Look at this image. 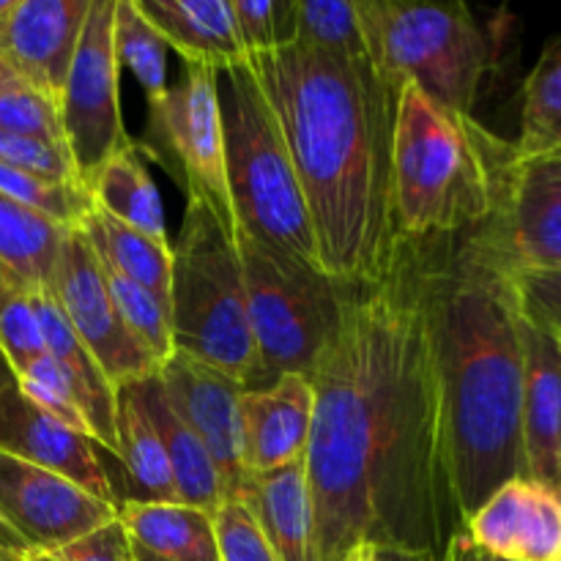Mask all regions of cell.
<instances>
[{
    "label": "cell",
    "mask_w": 561,
    "mask_h": 561,
    "mask_svg": "<svg viewBox=\"0 0 561 561\" xmlns=\"http://www.w3.org/2000/svg\"><path fill=\"white\" fill-rule=\"evenodd\" d=\"M118 524L131 546L164 561H219L214 518L181 502H121Z\"/></svg>",
    "instance_id": "cell-24"
},
{
    "label": "cell",
    "mask_w": 561,
    "mask_h": 561,
    "mask_svg": "<svg viewBox=\"0 0 561 561\" xmlns=\"http://www.w3.org/2000/svg\"><path fill=\"white\" fill-rule=\"evenodd\" d=\"M137 5L184 64L222 75L250 60L230 0H137Z\"/></svg>",
    "instance_id": "cell-21"
},
{
    "label": "cell",
    "mask_w": 561,
    "mask_h": 561,
    "mask_svg": "<svg viewBox=\"0 0 561 561\" xmlns=\"http://www.w3.org/2000/svg\"><path fill=\"white\" fill-rule=\"evenodd\" d=\"M520 299L546 327L561 329V268H526L515 272Z\"/></svg>",
    "instance_id": "cell-40"
},
{
    "label": "cell",
    "mask_w": 561,
    "mask_h": 561,
    "mask_svg": "<svg viewBox=\"0 0 561 561\" xmlns=\"http://www.w3.org/2000/svg\"><path fill=\"white\" fill-rule=\"evenodd\" d=\"M367 60L392 85L420 88L471 115L493 64V44L466 3L356 0Z\"/></svg>",
    "instance_id": "cell-7"
},
{
    "label": "cell",
    "mask_w": 561,
    "mask_h": 561,
    "mask_svg": "<svg viewBox=\"0 0 561 561\" xmlns=\"http://www.w3.org/2000/svg\"><path fill=\"white\" fill-rule=\"evenodd\" d=\"M170 329L175 351L217 367L244 389L266 387L236 239L201 197H186L173 241Z\"/></svg>",
    "instance_id": "cell-5"
},
{
    "label": "cell",
    "mask_w": 561,
    "mask_h": 561,
    "mask_svg": "<svg viewBox=\"0 0 561 561\" xmlns=\"http://www.w3.org/2000/svg\"><path fill=\"white\" fill-rule=\"evenodd\" d=\"M22 561H137V557L129 535L115 518L113 524L102 526V529L91 531L85 537H77L71 542H64L58 548L27 551V557Z\"/></svg>",
    "instance_id": "cell-39"
},
{
    "label": "cell",
    "mask_w": 561,
    "mask_h": 561,
    "mask_svg": "<svg viewBox=\"0 0 561 561\" xmlns=\"http://www.w3.org/2000/svg\"><path fill=\"white\" fill-rule=\"evenodd\" d=\"M316 392L310 378L279 376L241 394L244 466L250 477L301 463L310 447Z\"/></svg>",
    "instance_id": "cell-19"
},
{
    "label": "cell",
    "mask_w": 561,
    "mask_h": 561,
    "mask_svg": "<svg viewBox=\"0 0 561 561\" xmlns=\"http://www.w3.org/2000/svg\"><path fill=\"white\" fill-rule=\"evenodd\" d=\"M16 82H22V80L14 75V71L9 69V64H5V60L0 58V91H5V88L16 85Z\"/></svg>",
    "instance_id": "cell-44"
},
{
    "label": "cell",
    "mask_w": 561,
    "mask_h": 561,
    "mask_svg": "<svg viewBox=\"0 0 561 561\" xmlns=\"http://www.w3.org/2000/svg\"><path fill=\"white\" fill-rule=\"evenodd\" d=\"M113 47L121 69H129L146 91L148 107L168 93V44L142 16L137 0H115Z\"/></svg>",
    "instance_id": "cell-30"
},
{
    "label": "cell",
    "mask_w": 561,
    "mask_h": 561,
    "mask_svg": "<svg viewBox=\"0 0 561 561\" xmlns=\"http://www.w3.org/2000/svg\"><path fill=\"white\" fill-rule=\"evenodd\" d=\"M277 561H318L316 518L305 460L255 474L244 493Z\"/></svg>",
    "instance_id": "cell-23"
},
{
    "label": "cell",
    "mask_w": 561,
    "mask_h": 561,
    "mask_svg": "<svg viewBox=\"0 0 561 561\" xmlns=\"http://www.w3.org/2000/svg\"><path fill=\"white\" fill-rule=\"evenodd\" d=\"M118 453L115 463L121 469L124 493L121 502H179L173 471H170L164 449L153 433L151 422L142 416L135 400L118 387V420H115Z\"/></svg>",
    "instance_id": "cell-27"
},
{
    "label": "cell",
    "mask_w": 561,
    "mask_h": 561,
    "mask_svg": "<svg viewBox=\"0 0 561 561\" xmlns=\"http://www.w3.org/2000/svg\"><path fill=\"white\" fill-rule=\"evenodd\" d=\"M157 376L175 414L206 444L208 455L222 474L228 496L244 493L252 480L244 466V431H241L244 387L184 351H173Z\"/></svg>",
    "instance_id": "cell-14"
},
{
    "label": "cell",
    "mask_w": 561,
    "mask_h": 561,
    "mask_svg": "<svg viewBox=\"0 0 561 561\" xmlns=\"http://www.w3.org/2000/svg\"><path fill=\"white\" fill-rule=\"evenodd\" d=\"M99 255V252H96ZM99 263H102L104 283H107L110 296L115 301V310H118L121 321L126 323L131 334H135L137 343L159 362V367L173 356V329H170V316L159 299L153 294H148L142 285H137L135 279H129L126 274H121L118 268L110 266L102 255H99Z\"/></svg>",
    "instance_id": "cell-32"
},
{
    "label": "cell",
    "mask_w": 561,
    "mask_h": 561,
    "mask_svg": "<svg viewBox=\"0 0 561 561\" xmlns=\"http://www.w3.org/2000/svg\"><path fill=\"white\" fill-rule=\"evenodd\" d=\"M9 383H14V376H11L9 365H5L3 354H0V389H5V387H9Z\"/></svg>",
    "instance_id": "cell-45"
},
{
    "label": "cell",
    "mask_w": 561,
    "mask_h": 561,
    "mask_svg": "<svg viewBox=\"0 0 561 561\" xmlns=\"http://www.w3.org/2000/svg\"><path fill=\"white\" fill-rule=\"evenodd\" d=\"M91 239L93 250L113 268L135 279L137 285L153 294L170 316V268H173V244H159L140 230L107 217L93 208L80 225Z\"/></svg>",
    "instance_id": "cell-28"
},
{
    "label": "cell",
    "mask_w": 561,
    "mask_h": 561,
    "mask_svg": "<svg viewBox=\"0 0 561 561\" xmlns=\"http://www.w3.org/2000/svg\"><path fill=\"white\" fill-rule=\"evenodd\" d=\"M294 159L329 277L381 279L398 250L392 148L400 88L367 58L290 44L250 58Z\"/></svg>",
    "instance_id": "cell-3"
},
{
    "label": "cell",
    "mask_w": 561,
    "mask_h": 561,
    "mask_svg": "<svg viewBox=\"0 0 561 561\" xmlns=\"http://www.w3.org/2000/svg\"><path fill=\"white\" fill-rule=\"evenodd\" d=\"M230 9H233L247 58L294 44L290 0H230Z\"/></svg>",
    "instance_id": "cell-37"
},
{
    "label": "cell",
    "mask_w": 561,
    "mask_h": 561,
    "mask_svg": "<svg viewBox=\"0 0 561 561\" xmlns=\"http://www.w3.org/2000/svg\"><path fill=\"white\" fill-rule=\"evenodd\" d=\"M438 561H504V559L491 557L488 551L477 548L474 542L469 540V535H466L463 529H458L453 537H449L447 548H444L442 559Z\"/></svg>",
    "instance_id": "cell-41"
},
{
    "label": "cell",
    "mask_w": 561,
    "mask_h": 561,
    "mask_svg": "<svg viewBox=\"0 0 561 561\" xmlns=\"http://www.w3.org/2000/svg\"><path fill=\"white\" fill-rule=\"evenodd\" d=\"M9 290H16V288H14V285L9 283V279H5V274L0 272V299H3V296L9 294Z\"/></svg>",
    "instance_id": "cell-46"
},
{
    "label": "cell",
    "mask_w": 561,
    "mask_h": 561,
    "mask_svg": "<svg viewBox=\"0 0 561 561\" xmlns=\"http://www.w3.org/2000/svg\"><path fill=\"white\" fill-rule=\"evenodd\" d=\"M480 230L513 272L561 268V148L518 153L513 146L493 217Z\"/></svg>",
    "instance_id": "cell-11"
},
{
    "label": "cell",
    "mask_w": 561,
    "mask_h": 561,
    "mask_svg": "<svg viewBox=\"0 0 561 561\" xmlns=\"http://www.w3.org/2000/svg\"><path fill=\"white\" fill-rule=\"evenodd\" d=\"M121 389H126V394L135 400L142 416L151 422L153 433H157L159 444L164 449V458L170 463V471H173L179 502L203 510L208 515L217 513L219 504L228 499V488H225L222 474H219L217 463L208 455L206 444L175 414L159 376H148L140 378V381L124 383Z\"/></svg>",
    "instance_id": "cell-20"
},
{
    "label": "cell",
    "mask_w": 561,
    "mask_h": 561,
    "mask_svg": "<svg viewBox=\"0 0 561 561\" xmlns=\"http://www.w3.org/2000/svg\"><path fill=\"white\" fill-rule=\"evenodd\" d=\"M548 329H551V327H548ZM551 334H553V343H557V348L561 354V329H551Z\"/></svg>",
    "instance_id": "cell-48"
},
{
    "label": "cell",
    "mask_w": 561,
    "mask_h": 561,
    "mask_svg": "<svg viewBox=\"0 0 561 561\" xmlns=\"http://www.w3.org/2000/svg\"><path fill=\"white\" fill-rule=\"evenodd\" d=\"M49 294L64 310L66 321L102 365L113 387L157 376L159 362L142 348L121 321L115 301L104 283L102 263L85 230L75 228L60 250Z\"/></svg>",
    "instance_id": "cell-12"
},
{
    "label": "cell",
    "mask_w": 561,
    "mask_h": 561,
    "mask_svg": "<svg viewBox=\"0 0 561 561\" xmlns=\"http://www.w3.org/2000/svg\"><path fill=\"white\" fill-rule=\"evenodd\" d=\"M310 383L305 474L318 561H343L362 546L442 559L460 518L409 239L398 241L381 279L351 285L337 337Z\"/></svg>",
    "instance_id": "cell-1"
},
{
    "label": "cell",
    "mask_w": 561,
    "mask_h": 561,
    "mask_svg": "<svg viewBox=\"0 0 561 561\" xmlns=\"http://www.w3.org/2000/svg\"><path fill=\"white\" fill-rule=\"evenodd\" d=\"M518 153H540L561 148V36L548 38L535 69L524 82Z\"/></svg>",
    "instance_id": "cell-29"
},
{
    "label": "cell",
    "mask_w": 561,
    "mask_h": 561,
    "mask_svg": "<svg viewBox=\"0 0 561 561\" xmlns=\"http://www.w3.org/2000/svg\"><path fill=\"white\" fill-rule=\"evenodd\" d=\"M33 305H36L38 321H42L44 343H47V354L69 376L71 387H75L77 400L82 405V414L88 420V431H91L93 442L102 447L104 455L115 458L118 453V438H115V420H118V389L102 370L91 351L85 348L71 323L66 321L64 310L55 301L49 290H36L33 294Z\"/></svg>",
    "instance_id": "cell-22"
},
{
    "label": "cell",
    "mask_w": 561,
    "mask_h": 561,
    "mask_svg": "<svg viewBox=\"0 0 561 561\" xmlns=\"http://www.w3.org/2000/svg\"><path fill=\"white\" fill-rule=\"evenodd\" d=\"M0 449L42 469L66 477L91 496L118 507L113 477L102 460V447L88 433L64 425L36 409L20 387L0 389Z\"/></svg>",
    "instance_id": "cell-16"
},
{
    "label": "cell",
    "mask_w": 561,
    "mask_h": 561,
    "mask_svg": "<svg viewBox=\"0 0 561 561\" xmlns=\"http://www.w3.org/2000/svg\"><path fill=\"white\" fill-rule=\"evenodd\" d=\"M217 85L236 230L323 272L310 208L283 126L252 75L250 60L217 75Z\"/></svg>",
    "instance_id": "cell-6"
},
{
    "label": "cell",
    "mask_w": 561,
    "mask_h": 561,
    "mask_svg": "<svg viewBox=\"0 0 561 561\" xmlns=\"http://www.w3.org/2000/svg\"><path fill=\"white\" fill-rule=\"evenodd\" d=\"M71 230L47 214L0 195V272L16 290H49Z\"/></svg>",
    "instance_id": "cell-26"
},
{
    "label": "cell",
    "mask_w": 561,
    "mask_h": 561,
    "mask_svg": "<svg viewBox=\"0 0 561 561\" xmlns=\"http://www.w3.org/2000/svg\"><path fill=\"white\" fill-rule=\"evenodd\" d=\"M148 135L157 148H142V153L157 157L168 151L173 157L175 179L184 184L186 197H201L217 211L225 228L236 236V214L228 192L225 170V131L222 107H219L217 71L184 64L175 85L168 88L164 99L148 107Z\"/></svg>",
    "instance_id": "cell-9"
},
{
    "label": "cell",
    "mask_w": 561,
    "mask_h": 561,
    "mask_svg": "<svg viewBox=\"0 0 561 561\" xmlns=\"http://www.w3.org/2000/svg\"><path fill=\"white\" fill-rule=\"evenodd\" d=\"M460 529L504 561H561V493L518 477L504 482Z\"/></svg>",
    "instance_id": "cell-17"
},
{
    "label": "cell",
    "mask_w": 561,
    "mask_h": 561,
    "mask_svg": "<svg viewBox=\"0 0 561 561\" xmlns=\"http://www.w3.org/2000/svg\"><path fill=\"white\" fill-rule=\"evenodd\" d=\"M85 190L91 195L93 208L140 230L159 244H170L168 228H164L162 195L148 173L140 142L129 140L126 146H121L96 173L88 175Z\"/></svg>",
    "instance_id": "cell-25"
},
{
    "label": "cell",
    "mask_w": 561,
    "mask_h": 561,
    "mask_svg": "<svg viewBox=\"0 0 561 561\" xmlns=\"http://www.w3.org/2000/svg\"><path fill=\"white\" fill-rule=\"evenodd\" d=\"M290 31L301 47L367 58L356 0H290Z\"/></svg>",
    "instance_id": "cell-31"
},
{
    "label": "cell",
    "mask_w": 561,
    "mask_h": 561,
    "mask_svg": "<svg viewBox=\"0 0 561 561\" xmlns=\"http://www.w3.org/2000/svg\"><path fill=\"white\" fill-rule=\"evenodd\" d=\"M233 239L266 387L279 376L310 378L337 337L351 285L261 244L244 230H236Z\"/></svg>",
    "instance_id": "cell-8"
},
{
    "label": "cell",
    "mask_w": 561,
    "mask_h": 561,
    "mask_svg": "<svg viewBox=\"0 0 561 561\" xmlns=\"http://www.w3.org/2000/svg\"><path fill=\"white\" fill-rule=\"evenodd\" d=\"M444 466L460 526L504 482L526 477L524 340L515 272L480 228L414 241Z\"/></svg>",
    "instance_id": "cell-2"
},
{
    "label": "cell",
    "mask_w": 561,
    "mask_h": 561,
    "mask_svg": "<svg viewBox=\"0 0 561 561\" xmlns=\"http://www.w3.org/2000/svg\"><path fill=\"white\" fill-rule=\"evenodd\" d=\"M0 195L47 214L66 228H80L82 219L93 211V201L82 184L42 179L5 162H0Z\"/></svg>",
    "instance_id": "cell-33"
},
{
    "label": "cell",
    "mask_w": 561,
    "mask_h": 561,
    "mask_svg": "<svg viewBox=\"0 0 561 561\" xmlns=\"http://www.w3.org/2000/svg\"><path fill=\"white\" fill-rule=\"evenodd\" d=\"M0 354L9 365L11 376H20L36 359L47 354L42 321H38L33 294L9 290L0 299Z\"/></svg>",
    "instance_id": "cell-34"
},
{
    "label": "cell",
    "mask_w": 561,
    "mask_h": 561,
    "mask_svg": "<svg viewBox=\"0 0 561 561\" xmlns=\"http://www.w3.org/2000/svg\"><path fill=\"white\" fill-rule=\"evenodd\" d=\"M513 142L474 115L442 107L411 82L398 93L392 206L398 239H444L493 217Z\"/></svg>",
    "instance_id": "cell-4"
},
{
    "label": "cell",
    "mask_w": 561,
    "mask_h": 561,
    "mask_svg": "<svg viewBox=\"0 0 561 561\" xmlns=\"http://www.w3.org/2000/svg\"><path fill=\"white\" fill-rule=\"evenodd\" d=\"M211 518L219 561H277L244 496H228Z\"/></svg>",
    "instance_id": "cell-36"
},
{
    "label": "cell",
    "mask_w": 561,
    "mask_h": 561,
    "mask_svg": "<svg viewBox=\"0 0 561 561\" xmlns=\"http://www.w3.org/2000/svg\"><path fill=\"white\" fill-rule=\"evenodd\" d=\"M135 557H137V561H164V559H157V557H151V553L140 551V548H135Z\"/></svg>",
    "instance_id": "cell-47"
},
{
    "label": "cell",
    "mask_w": 561,
    "mask_h": 561,
    "mask_svg": "<svg viewBox=\"0 0 561 561\" xmlns=\"http://www.w3.org/2000/svg\"><path fill=\"white\" fill-rule=\"evenodd\" d=\"M343 561H438V559H425V557H405V553L383 551L376 546H362L356 551H351Z\"/></svg>",
    "instance_id": "cell-43"
},
{
    "label": "cell",
    "mask_w": 561,
    "mask_h": 561,
    "mask_svg": "<svg viewBox=\"0 0 561 561\" xmlns=\"http://www.w3.org/2000/svg\"><path fill=\"white\" fill-rule=\"evenodd\" d=\"M91 0H11L0 16V58L58 107Z\"/></svg>",
    "instance_id": "cell-15"
},
{
    "label": "cell",
    "mask_w": 561,
    "mask_h": 561,
    "mask_svg": "<svg viewBox=\"0 0 561 561\" xmlns=\"http://www.w3.org/2000/svg\"><path fill=\"white\" fill-rule=\"evenodd\" d=\"M0 518L31 551H47L113 524L118 507L0 449Z\"/></svg>",
    "instance_id": "cell-13"
},
{
    "label": "cell",
    "mask_w": 561,
    "mask_h": 561,
    "mask_svg": "<svg viewBox=\"0 0 561 561\" xmlns=\"http://www.w3.org/2000/svg\"><path fill=\"white\" fill-rule=\"evenodd\" d=\"M14 381L16 387H20V392L25 394L36 409L47 411L49 416H55V420L64 422V425L91 436L80 400H77L75 387H71L69 376H66V370L60 367V362H55L53 356L44 354L42 359L33 362L25 373H20Z\"/></svg>",
    "instance_id": "cell-35"
},
{
    "label": "cell",
    "mask_w": 561,
    "mask_h": 561,
    "mask_svg": "<svg viewBox=\"0 0 561 561\" xmlns=\"http://www.w3.org/2000/svg\"><path fill=\"white\" fill-rule=\"evenodd\" d=\"M115 0H91L85 27L58 102L66 151L85 186L121 146L131 140L121 118V66L113 47Z\"/></svg>",
    "instance_id": "cell-10"
},
{
    "label": "cell",
    "mask_w": 561,
    "mask_h": 561,
    "mask_svg": "<svg viewBox=\"0 0 561 561\" xmlns=\"http://www.w3.org/2000/svg\"><path fill=\"white\" fill-rule=\"evenodd\" d=\"M31 548L20 540L14 529L0 518V561H22L27 557Z\"/></svg>",
    "instance_id": "cell-42"
},
{
    "label": "cell",
    "mask_w": 561,
    "mask_h": 561,
    "mask_svg": "<svg viewBox=\"0 0 561 561\" xmlns=\"http://www.w3.org/2000/svg\"><path fill=\"white\" fill-rule=\"evenodd\" d=\"M0 131L36 137V140L58 142L66 148L58 107L25 82L0 91Z\"/></svg>",
    "instance_id": "cell-38"
},
{
    "label": "cell",
    "mask_w": 561,
    "mask_h": 561,
    "mask_svg": "<svg viewBox=\"0 0 561 561\" xmlns=\"http://www.w3.org/2000/svg\"><path fill=\"white\" fill-rule=\"evenodd\" d=\"M524 340V442L526 480L561 493V354L553 334L529 307L520 316Z\"/></svg>",
    "instance_id": "cell-18"
}]
</instances>
